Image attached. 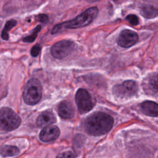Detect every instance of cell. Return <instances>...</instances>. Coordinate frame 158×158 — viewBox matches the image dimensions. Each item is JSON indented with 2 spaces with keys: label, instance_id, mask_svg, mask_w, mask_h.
I'll return each mask as SVG.
<instances>
[{
  "label": "cell",
  "instance_id": "obj_1",
  "mask_svg": "<svg viewBox=\"0 0 158 158\" xmlns=\"http://www.w3.org/2000/svg\"><path fill=\"white\" fill-rule=\"evenodd\" d=\"M113 123L114 119L110 115L96 112L87 117L85 121V128L90 135L101 136L109 131Z\"/></svg>",
  "mask_w": 158,
  "mask_h": 158
},
{
  "label": "cell",
  "instance_id": "obj_2",
  "mask_svg": "<svg viewBox=\"0 0 158 158\" xmlns=\"http://www.w3.org/2000/svg\"><path fill=\"white\" fill-rule=\"evenodd\" d=\"M98 14V9L96 7H90L75 19L55 25L51 31V33L56 34L65 29H73L85 27L91 23Z\"/></svg>",
  "mask_w": 158,
  "mask_h": 158
},
{
  "label": "cell",
  "instance_id": "obj_3",
  "mask_svg": "<svg viewBox=\"0 0 158 158\" xmlns=\"http://www.w3.org/2000/svg\"><path fill=\"white\" fill-rule=\"evenodd\" d=\"M41 97L42 87L40 82L36 78L29 80L26 83L23 92L25 102L28 105H35L40 101Z\"/></svg>",
  "mask_w": 158,
  "mask_h": 158
},
{
  "label": "cell",
  "instance_id": "obj_4",
  "mask_svg": "<svg viewBox=\"0 0 158 158\" xmlns=\"http://www.w3.org/2000/svg\"><path fill=\"white\" fill-rule=\"evenodd\" d=\"M21 123L20 117L11 109H0V130L10 131L17 128Z\"/></svg>",
  "mask_w": 158,
  "mask_h": 158
},
{
  "label": "cell",
  "instance_id": "obj_5",
  "mask_svg": "<svg viewBox=\"0 0 158 158\" xmlns=\"http://www.w3.org/2000/svg\"><path fill=\"white\" fill-rule=\"evenodd\" d=\"M137 83L133 80H127L117 85L112 89L113 94L119 98H128L133 96L138 91Z\"/></svg>",
  "mask_w": 158,
  "mask_h": 158
},
{
  "label": "cell",
  "instance_id": "obj_6",
  "mask_svg": "<svg viewBox=\"0 0 158 158\" xmlns=\"http://www.w3.org/2000/svg\"><path fill=\"white\" fill-rule=\"evenodd\" d=\"M75 102L81 114L90 111L94 106L89 93L83 88H80L77 91L75 94Z\"/></svg>",
  "mask_w": 158,
  "mask_h": 158
},
{
  "label": "cell",
  "instance_id": "obj_7",
  "mask_svg": "<svg viewBox=\"0 0 158 158\" xmlns=\"http://www.w3.org/2000/svg\"><path fill=\"white\" fill-rule=\"evenodd\" d=\"M75 49V43L70 40H62L55 43L51 49V55L56 59H62L70 54Z\"/></svg>",
  "mask_w": 158,
  "mask_h": 158
},
{
  "label": "cell",
  "instance_id": "obj_8",
  "mask_svg": "<svg viewBox=\"0 0 158 158\" xmlns=\"http://www.w3.org/2000/svg\"><path fill=\"white\" fill-rule=\"evenodd\" d=\"M138 40V35L134 31L124 30L122 31L117 38L118 44L122 48H129L133 46Z\"/></svg>",
  "mask_w": 158,
  "mask_h": 158
},
{
  "label": "cell",
  "instance_id": "obj_9",
  "mask_svg": "<svg viewBox=\"0 0 158 158\" xmlns=\"http://www.w3.org/2000/svg\"><path fill=\"white\" fill-rule=\"evenodd\" d=\"M60 135L59 128L55 125L45 126L41 131L39 137L43 142H50L56 139Z\"/></svg>",
  "mask_w": 158,
  "mask_h": 158
},
{
  "label": "cell",
  "instance_id": "obj_10",
  "mask_svg": "<svg viewBox=\"0 0 158 158\" xmlns=\"http://www.w3.org/2000/svg\"><path fill=\"white\" fill-rule=\"evenodd\" d=\"M140 14L146 19L158 17V2H151L144 4L140 7Z\"/></svg>",
  "mask_w": 158,
  "mask_h": 158
},
{
  "label": "cell",
  "instance_id": "obj_11",
  "mask_svg": "<svg viewBox=\"0 0 158 158\" xmlns=\"http://www.w3.org/2000/svg\"><path fill=\"white\" fill-rule=\"evenodd\" d=\"M58 114L64 119L71 118L75 114L74 107L70 102L67 101H62L58 107Z\"/></svg>",
  "mask_w": 158,
  "mask_h": 158
},
{
  "label": "cell",
  "instance_id": "obj_12",
  "mask_svg": "<svg viewBox=\"0 0 158 158\" xmlns=\"http://www.w3.org/2000/svg\"><path fill=\"white\" fill-rule=\"evenodd\" d=\"M56 121V119L54 114L49 110H46L38 117L36 124L38 127H45L51 125Z\"/></svg>",
  "mask_w": 158,
  "mask_h": 158
},
{
  "label": "cell",
  "instance_id": "obj_13",
  "mask_svg": "<svg viewBox=\"0 0 158 158\" xmlns=\"http://www.w3.org/2000/svg\"><path fill=\"white\" fill-rule=\"evenodd\" d=\"M141 109L146 115L151 117L158 116V104L153 101H146L141 104Z\"/></svg>",
  "mask_w": 158,
  "mask_h": 158
},
{
  "label": "cell",
  "instance_id": "obj_14",
  "mask_svg": "<svg viewBox=\"0 0 158 158\" xmlns=\"http://www.w3.org/2000/svg\"><path fill=\"white\" fill-rule=\"evenodd\" d=\"M19 149L15 146L5 145L0 148V154L2 157L15 156L19 154Z\"/></svg>",
  "mask_w": 158,
  "mask_h": 158
},
{
  "label": "cell",
  "instance_id": "obj_15",
  "mask_svg": "<svg viewBox=\"0 0 158 158\" xmlns=\"http://www.w3.org/2000/svg\"><path fill=\"white\" fill-rule=\"evenodd\" d=\"M148 88L151 91L158 94V73L152 74L148 81Z\"/></svg>",
  "mask_w": 158,
  "mask_h": 158
},
{
  "label": "cell",
  "instance_id": "obj_16",
  "mask_svg": "<svg viewBox=\"0 0 158 158\" xmlns=\"http://www.w3.org/2000/svg\"><path fill=\"white\" fill-rule=\"evenodd\" d=\"M17 24V21L15 20H10L9 21H7L6 24L5 26L1 32V38L4 40H7L9 38V34H8V31L12 29L13 27H14Z\"/></svg>",
  "mask_w": 158,
  "mask_h": 158
},
{
  "label": "cell",
  "instance_id": "obj_17",
  "mask_svg": "<svg viewBox=\"0 0 158 158\" xmlns=\"http://www.w3.org/2000/svg\"><path fill=\"white\" fill-rule=\"evenodd\" d=\"M41 25H38L34 30L33 31H32V33H31L30 35L29 36H27L26 37H25L23 39V41L24 42H26V43H31L33 41H34L36 39V38L37 37V35H38V32L40 31L41 30Z\"/></svg>",
  "mask_w": 158,
  "mask_h": 158
},
{
  "label": "cell",
  "instance_id": "obj_18",
  "mask_svg": "<svg viewBox=\"0 0 158 158\" xmlns=\"http://www.w3.org/2000/svg\"><path fill=\"white\" fill-rule=\"evenodd\" d=\"M126 20L132 25H137L139 23L138 17L134 14H130L126 17Z\"/></svg>",
  "mask_w": 158,
  "mask_h": 158
},
{
  "label": "cell",
  "instance_id": "obj_19",
  "mask_svg": "<svg viewBox=\"0 0 158 158\" xmlns=\"http://www.w3.org/2000/svg\"><path fill=\"white\" fill-rule=\"evenodd\" d=\"M40 51H41V46L39 44H36L35 46L32 47L30 53L32 56L36 57L39 55Z\"/></svg>",
  "mask_w": 158,
  "mask_h": 158
},
{
  "label": "cell",
  "instance_id": "obj_20",
  "mask_svg": "<svg viewBox=\"0 0 158 158\" xmlns=\"http://www.w3.org/2000/svg\"><path fill=\"white\" fill-rule=\"evenodd\" d=\"M57 157H76V155L72 152L68 151V152H65L62 154H60Z\"/></svg>",
  "mask_w": 158,
  "mask_h": 158
},
{
  "label": "cell",
  "instance_id": "obj_21",
  "mask_svg": "<svg viewBox=\"0 0 158 158\" xmlns=\"http://www.w3.org/2000/svg\"><path fill=\"white\" fill-rule=\"evenodd\" d=\"M38 20L42 23H46L48 20V17L45 14H40L37 17Z\"/></svg>",
  "mask_w": 158,
  "mask_h": 158
}]
</instances>
